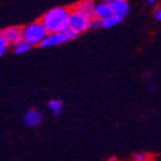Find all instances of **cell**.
<instances>
[{
	"mask_svg": "<svg viewBox=\"0 0 161 161\" xmlns=\"http://www.w3.org/2000/svg\"><path fill=\"white\" fill-rule=\"evenodd\" d=\"M62 107H63V104H62L61 100L53 99L48 103V108L51 109V112L54 115H59V114L61 113Z\"/></svg>",
	"mask_w": 161,
	"mask_h": 161,
	"instance_id": "7c38bea8",
	"label": "cell"
},
{
	"mask_svg": "<svg viewBox=\"0 0 161 161\" xmlns=\"http://www.w3.org/2000/svg\"><path fill=\"white\" fill-rule=\"evenodd\" d=\"M9 43L7 42V40L5 38V36L3 35V33L0 32V58L5 55V53L8 51Z\"/></svg>",
	"mask_w": 161,
	"mask_h": 161,
	"instance_id": "4fadbf2b",
	"label": "cell"
},
{
	"mask_svg": "<svg viewBox=\"0 0 161 161\" xmlns=\"http://www.w3.org/2000/svg\"><path fill=\"white\" fill-rule=\"evenodd\" d=\"M47 33V30L42 24V22L37 20V22L23 27V40L28 42L32 46L41 45Z\"/></svg>",
	"mask_w": 161,
	"mask_h": 161,
	"instance_id": "7a4b0ae2",
	"label": "cell"
},
{
	"mask_svg": "<svg viewBox=\"0 0 161 161\" xmlns=\"http://www.w3.org/2000/svg\"><path fill=\"white\" fill-rule=\"evenodd\" d=\"M14 52L16 54H23L26 53L31 50L32 45L28 42H26L25 40H20L19 42H17L16 44H14Z\"/></svg>",
	"mask_w": 161,
	"mask_h": 161,
	"instance_id": "30bf717a",
	"label": "cell"
},
{
	"mask_svg": "<svg viewBox=\"0 0 161 161\" xmlns=\"http://www.w3.org/2000/svg\"><path fill=\"white\" fill-rule=\"evenodd\" d=\"M100 27H103L102 20H100V19L96 18V17L90 18V20H89V28H92V30H98Z\"/></svg>",
	"mask_w": 161,
	"mask_h": 161,
	"instance_id": "5bb4252c",
	"label": "cell"
},
{
	"mask_svg": "<svg viewBox=\"0 0 161 161\" xmlns=\"http://www.w3.org/2000/svg\"><path fill=\"white\" fill-rule=\"evenodd\" d=\"M89 20H90V18H88L81 13H79L78 10L72 9V10H70L69 14L68 27L71 28L72 31H75V33L80 34V33H83L86 32L87 30H89Z\"/></svg>",
	"mask_w": 161,
	"mask_h": 161,
	"instance_id": "277c9868",
	"label": "cell"
},
{
	"mask_svg": "<svg viewBox=\"0 0 161 161\" xmlns=\"http://www.w3.org/2000/svg\"><path fill=\"white\" fill-rule=\"evenodd\" d=\"M112 15H113V11H112V6H110L109 3H105L103 0L96 1L94 17L100 19V20H104V19L112 16Z\"/></svg>",
	"mask_w": 161,
	"mask_h": 161,
	"instance_id": "52a82bcc",
	"label": "cell"
},
{
	"mask_svg": "<svg viewBox=\"0 0 161 161\" xmlns=\"http://www.w3.org/2000/svg\"><path fill=\"white\" fill-rule=\"evenodd\" d=\"M149 3H156V0H148Z\"/></svg>",
	"mask_w": 161,
	"mask_h": 161,
	"instance_id": "ac0fdd59",
	"label": "cell"
},
{
	"mask_svg": "<svg viewBox=\"0 0 161 161\" xmlns=\"http://www.w3.org/2000/svg\"><path fill=\"white\" fill-rule=\"evenodd\" d=\"M122 20H123V19L119 18V17L115 16V15H112V16L107 17L106 19L102 20V26L104 27V28H110V27H114V26H116V25H118Z\"/></svg>",
	"mask_w": 161,
	"mask_h": 161,
	"instance_id": "8fae6325",
	"label": "cell"
},
{
	"mask_svg": "<svg viewBox=\"0 0 161 161\" xmlns=\"http://www.w3.org/2000/svg\"><path fill=\"white\" fill-rule=\"evenodd\" d=\"M3 35L9 43V45H14L20 40H23V27L10 26L1 31Z\"/></svg>",
	"mask_w": 161,
	"mask_h": 161,
	"instance_id": "5b68a950",
	"label": "cell"
},
{
	"mask_svg": "<svg viewBox=\"0 0 161 161\" xmlns=\"http://www.w3.org/2000/svg\"><path fill=\"white\" fill-rule=\"evenodd\" d=\"M95 6H96V0H81L75 6L73 9L78 10L88 18H92L95 14Z\"/></svg>",
	"mask_w": 161,
	"mask_h": 161,
	"instance_id": "8992f818",
	"label": "cell"
},
{
	"mask_svg": "<svg viewBox=\"0 0 161 161\" xmlns=\"http://www.w3.org/2000/svg\"><path fill=\"white\" fill-rule=\"evenodd\" d=\"M70 10L64 7H55L50 9L41 18L42 24L45 26L48 33L61 32L68 27Z\"/></svg>",
	"mask_w": 161,
	"mask_h": 161,
	"instance_id": "6da1fadb",
	"label": "cell"
},
{
	"mask_svg": "<svg viewBox=\"0 0 161 161\" xmlns=\"http://www.w3.org/2000/svg\"><path fill=\"white\" fill-rule=\"evenodd\" d=\"M110 6H112L113 15L119 17V18L123 19L129 14L130 7L129 3H127V0H116Z\"/></svg>",
	"mask_w": 161,
	"mask_h": 161,
	"instance_id": "9c48e42d",
	"label": "cell"
},
{
	"mask_svg": "<svg viewBox=\"0 0 161 161\" xmlns=\"http://www.w3.org/2000/svg\"><path fill=\"white\" fill-rule=\"evenodd\" d=\"M156 18L161 22V8H158L156 10Z\"/></svg>",
	"mask_w": 161,
	"mask_h": 161,
	"instance_id": "2e32d148",
	"label": "cell"
},
{
	"mask_svg": "<svg viewBox=\"0 0 161 161\" xmlns=\"http://www.w3.org/2000/svg\"><path fill=\"white\" fill-rule=\"evenodd\" d=\"M103 1H105V3H109V5H112V3H113L114 1H116V0H103Z\"/></svg>",
	"mask_w": 161,
	"mask_h": 161,
	"instance_id": "e0dca14e",
	"label": "cell"
},
{
	"mask_svg": "<svg viewBox=\"0 0 161 161\" xmlns=\"http://www.w3.org/2000/svg\"><path fill=\"white\" fill-rule=\"evenodd\" d=\"M134 159L137 161H145V160H149V157L145 153H137V154L134 156Z\"/></svg>",
	"mask_w": 161,
	"mask_h": 161,
	"instance_id": "9a60e30c",
	"label": "cell"
},
{
	"mask_svg": "<svg viewBox=\"0 0 161 161\" xmlns=\"http://www.w3.org/2000/svg\"><path fill=\"white\" fill-rule=\"evenodd\" d=\"M42 121H43V115L37 109L28 110L24 116V123L30 127L38 126L42 123Z\"/></svg>",
	"mask_w": 161,
	"mask_h": 161,
	"instance_id": "ba28073f",
	"label": "cell"
},
{
	"mask_svg": "<svg viewBox=\"0 0 161 161\" xmlns=\"http://www.w3.org/2000/svg\"><path fill=\"white\" fill-rule=\"evenodd\" d=\"M78 33H75L71 28L67 27L65 30L61 31V32H52L47 33L43 42L41 43L42 47H53V46L61 45L63 43H67L69 41L75 40L78 36Z\"/></svg>",
	"mask_w": 161,
	"mask_h": 161,
	"instance_id": "3957f363",
	"label": "cell"
}]
</instances>
